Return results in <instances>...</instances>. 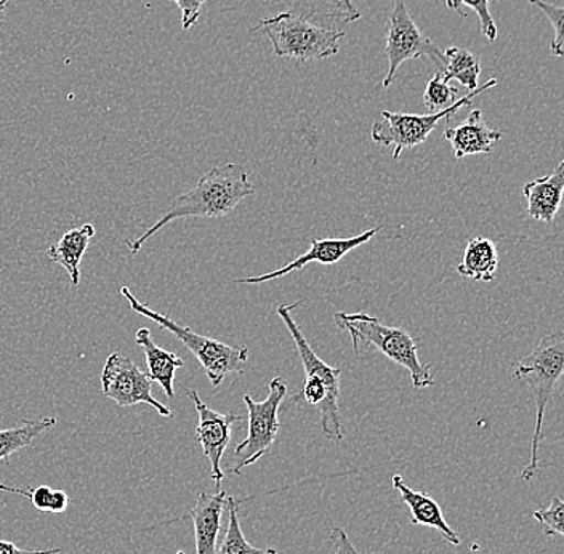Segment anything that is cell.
<instances>
[{
	"label": "cell",
	"instance_id": "18",
	"mask_svg": "<svg viewBox=\"0 0 564 554\" xmlns=\"http://www.w3.org/2000/svg\"><path fill=\"white\" fill-rule=\"evenodd\" d=\"M95 226L87 224L65 232L58 242L48 247L47 257L53 263L68 271L70 285L76 287L80 282V261L86 256L88 246L95 236Z\"/></svg>",
	"mask_w": 564,
	"mask_h": 554
},
{
	"label": "cell",
	"instance_id": "21",
	"mask_svg": "<svg viewBox=\"0 0 564 554\" xmlns=\"http://www.w3.org/2000/svg\"><path fill=\"white\" fill-rule=\"evenodd\" d=\"M56 425V419L47 416V419L37 420H23L20 426L15 428L2 430L0 432V460H7L10 455L15 452L31 446L34 439H37L41 434L48 432Z\"/></svg>",
	"mask_w": 564,
	"mask_h": 554
},
{
	"label": "cell",
	"instance_id": "10",
	"mask_svg": "<svg viewBox=\"0 0 564 554\" xmlns=\"http://www.w3.org/2000/svg\"><path fill=\"white\" fill-rule=\"evenodd\" d=\"M101 391L121 408L148 404L162 416H172L171 409L153 398V381L147 372L133 365L132 359L121 352H112L106 359L101 372Z\"/></svg>",
	"mask_w": 564,
	"mask_h": 554
},
{
	"label": "cell",
	"instance_id": "14",
	"mask_svg": "<svg viewBox=\"0 0 564 554\" xmlns=\"http://www.w3.org/2000/svg\"><path fill=\"white\" fill-rule=\"evenodd\" d=\"M228 493L217 490L215 493L200 492L188 517L194 525L196 554H217V540L221 529V514L227 508Z\"/></svg>",
	"mask_w": 564,
	"mask_h": 554
},
{
	"label": "cell",
	"instance_id": "32",
	"mask_svg": "<svg viewBox=\"0 0 564 554\" xmlns=\"http://www.w3.org/2000/svg\"><path fill=\"white\" fill-rule=\"evenodd\" d=\"M10 0H0V21L3 20V13H6L7 3H9Z\"/></svg>",
	"mask_w": 564,
	"mask_h": 554
},
{
	"label": "cell",
	"instance_id": "16",
	"mask_svg": "<svg viewBox=\"0 0 564 554\" xmlns=\"http://www.w3.org/2000/svg\"><path fill=\"white\" fill-rule=\"evenodd\" d=\"M391 482H393L394 489L400 492L401 502L408 504L409 510H411L412 524L435 529V531L440 532L441 537L449 542L451 545H460L462 539L444 520L443 511H441L436 500H433L429 493L417 492L411 486L405 485L404 479L400 475H394Z\"/></svg>",
	"mask_w": 564,
	"mask_h": 554
},
{
	"label": "cell",
	"instance_id": "17",
	"mask_svg": "<svg viewBox=\"0 0 564 554\" xmlns=\"http://www.w3.org/2000/svg\"><path fill=\"white\" fill-rule=\"evenodd\" d=\"M135 341L139 347L143 348L148 377L164 390L165 397L174 399L175 372L185 366L183 359H180L175 352L165 351V349L158 347L154 344L151 330L147 327L137 330Z\"/></svg>",
	"mask_w": 564,
	"mask_h": 554
},
{
	"label": "cell",
	"instance_id": "31",
	"mask_svg": "<svg viewBox=\"0 0 564 554\" xmlns=\"http://www.w3.org/2000/svg\"><path fill=\"white\" fill-rule=\"evenodd\" d=\"M62 550L53 548L45 550V552H30V550H21L18 548L15 543L6 542V540H0V554H59Z\"/></svg>",
	"mask_w": 564,
	"mask_h": 554
},
{
	"label": "cell",
	"instance_id": "9",
	"mask_svg": "<svg viewBox=\"0 0 564 554\" xmlns=\"http://www.w3.org/2000/svg\"><path fill=\"white\" fill-rule=\"evenodd\" d=\"M288 393V384L281 377H274L268 387V397L257 402L250 394H245V404L249 412L247 437L235 449L238 464L231 469L241 475L242 469L257 464L270 450L281 430L280 409Z\"/></svg>",
	"mask_w": 564,
	"mask_h": 554
},
{
	"label": "cell",
	"instance_id": "25",
	"mask_svg": "<svg viewBox=\"0 0 564 554\" xmlns=\"http://www.w3.org/2000/svg\"><path fill=\"white\" fill-rule=\"evenodd\" d=\"M447 9L453 10V12H457L460 17L464 15L462 9L464 7H468V9L474 10L476 15L479 18V24H481V33L485 35L488 41H496L497 39V26L494 23V18L491 15V10H489V0H444Z\"/></svg>",
	"mask_w": 564,
	"mask_h": 554
},
{
	"label": "cell",
	"instance_id": "11",
	"mask_svg": "<svg viewBox=\"0 0 564 554\" xmlns=\"http://www.w3.org/2000/svg\"><path fill=\"white\" fill-rule=\"evenodd\" d=\"M196 408L199 422H197L196 441L203 447L204 455L210 464V478L217 490H220L221 481L225 479V471L221 469V458L228 449L231 441V428L236 422H241L242 416L238 414H220L209 408L199 394L194 390H185Z\"/></svg>",
	"mask_w": 564,
	"mask_h": 554
},
{
	"label": "cell",
	"instance_id": "5",
	"mask_svg": "<svg viewBox=\"0 0 564 554\" xmlns=\"http://www.w3.org/2000/svg\"><path fill=\"white\" fill-rule=\"evenodd\" d=\"M252 31H262L270 39L274 55L297 62H313L337 55L345 37L344 31L317 26L310 18L294 10L263 18Z\"/></svg>",
	"mask_w": 564,
	"mask_h": 554
},
{
	"label": "cell",
	"instance_id": "20",
	"mask_svg": "<svg viewBox=\"0 0 564 554\" xmlns=\"http://www.w3.org/2000/svg\"><path fill=\"white\" fill-rule=\"evenodd\" d=\"M444 62V83L458 80L468 90H475L478 87L479 74H481V59L478 55L467 51L464 47H449L443 53Z\"/></svg>",
	"mask_w": 564,
	"mask_h": 554
},
{
	"label": "cell",
	"instance_id": "8",
	"mask_svg": "<svg viewBox=\"0 0 564 554\" xmlns=\"http://www.w3.org/2000/svg\"><path fill=\"white\" fill-rule=\"evenodd\" d=\"M390 18L387 23L386 59L388 70L383 79V88H390L397 79L398 69L409 59L426 58L432 59L438 73H444L443 52L433 44L429 35L423 34L421 28L415 23L408 9V0H391Z\"/></svg>",
	"mask_w": 564,
	"mask_h": 554
},
{
	"label": "cell",
	"instance_id": "28",
	"mask_svg": "<svg viewBox=\"0 0 564 554\" xmlns=\"http://www.w3.org/2000/svg\"><path fill=\"white\" fill-rule=\"evenodd\" d=\"M174 2L178 7L180 12H182L183 30H192L197 20H199L204 3L207 0H174Z\"/></svg>",
	"mask_w": 564,
	"mask_h": 554
},
{
	"label": "cell",
	"instance_id": "24",
	"mask_svg": "<svg viewBox=\"0 0 564 554\" xmlns=\"http://www.w3.org/2000/svg\"><path fill=\"white\" fill-rule=\"evenodd\" d=\"M457 88L451 87L449 83H444L443 76L436 70L435 76L426 84L425 91H423V105L430 111H443L457 100Z\"/></svg>",
	"mask_w": 564,
	"mask_h": 554
},
{
	"label": "cell",
	"instance_id": "7",
	"mask_svg": "<svg viewBox=\"0 0 564 554\" xmlns=\"http://www.w3.org/2000/svg\"><path fill=\"white\" fill-rule=\"evenodd\" d=\"M497 84H499L497 79L488 80L485 86L476 87L465 97L457 98L449 108L433 112V115L419 116L382 111V121L373 122L370 137H372L373 143L380 144V146H393V159L398 161L404 150H412V148L425 143L430 133L440 126L441 121L453 118L465 106H471L474 98L481 95L482 91L491 90Z\"/></svg>",
	"mask_w": 564,
	"mask_h": 554
},
{
	"label": "cell",
	"instance_id": "22",
	"mask_svg": "<svg viewBox=\"0 0 564 554\" xmlns=\"http://www.w3.org/2000/svg\"><path fill=\"white\" fill-rule=\"evenodd\" d=\"M0 490L9 493H18V496L26 497L33 503L35 510L44 511V513H65L69 507V497L65 490H55L48 486L39 487H18L0 485Z\"/></svg>",
	"mask_w": 564,
	"mask_h": 554
},
{
	"label": "cell",
	"instance_id": "29",
	"mask_svg": "<svg viewBox=\"0 0 564 554\" xmlns=\"http://www.w3.org/2000/svg\"><path fill=\"white\" fill-rule=\"evenodd\" d=\"M329 542L333 545V554H359L352 545L347 532L341 528H334L329 534Z\"/></svg>",
	"mask_w": 564,
	"mask_h": 554
},
{
	"label": "cell",
	"instance_id": "30",
	"mask_svg": "<svg viewBox=\"0 0 564 554\" xmlns=\"http://www.w3.org/2000/svg\"><path fill=\"white\" fill-rule=\"evenodd\" d=\"M335 9V15L341 18V20L347 21V23H352V21L359 20L361 18V12L356 9L352 0H330Z\"/></svg>",
	"mask_w": 564,
	"mask_h": 554
},
{
	"label": "cell",
	"instance_id": "27",
	"mask_svg": "<svg viewBox=\"0 0 564 554\" xmlns=\"http://www.w3.org/2000/svg\"><path fill=\"white\" fill-rule=\"evenodd\" d=\"M534 518L544 525V534L549 537L564 534V503L558 496L553 497L549 507L534 511Z\"/></svg>",
	"mask_w": 564,
	"mask_h": 554
},
{
	"label": "cell",
	"instance_id": "23",
	"mask_svg": "<svg viewBox=\"0 0 564 554\" xmlns=\"http://www.w3.org/2000/svg\"><path fill=\"white\" fill-rule=\"evenodd\" d=\"M238 500L228 496V528L225 534L224 543L217 554H280L274 548H257L247 542L245 534H242L241 524H239L238 517Z\"/></svg>",
	"mask_w": 564,
	"mask_h": 554
},
{
	"label": "cell",
	"instance_id": "33",
	"mask_svg": "<svg viewBox=\"0 0 564 554\" xmlns=\"http://www.w3.org/2000/svg\"><path fill=\"white\" fill-rule=\"evenodd\" d=\"M176 554H185V553H183V552H178V553H176Z\"/></svg>",
	"mask_w": 564,
	"mask_h": 554
},
{
	"label": "cell",
	"instance_id": "19",
	"mask_svg": "<svg viewBox=\"0 0 564 554\" xmlns=\"http://www.w3.org/2000/svg\"><path fill=\"white\" fill-rule=\"evenodd\" d=\"M499 268V250L491 239L474 238L465 247L464 257L457 267V273L474 281H494Z\"/></svg>",
	"mask_w": 564,
	"mask_h": 554
},
{
	"label": "cell",
	"instance_id": "4",
	"mask_svg": "<svg viewBox=\"0 0 564 554\" xmlns=\"http://www.w3.org/2000/svg\"><path fill=\"white\" fill-rule=\"evenodd\" d=\"M563 370L564 334L562 329L546 335L539 341L534 351L513 362L514 380L523 381L527 384L534 397L535 409H538L531 441V460L521 472V478L527 482L534 479L539 472V446L544 439L542 428H544L545 412Z\"/></svg>",
	"mask_w": 564,
	"mask_h": 554
},
{
	"label": "cell",
	"instance_id": "3",
	"mask_svg": "<svg viewBox=\"0 0 564 554\" xmlns=\"http://www.w3.org/2000/svg\"><path fill=\"white\" fill-rule=\"evenodd\" d=\"M334 323L338 329L350 334L358 358L369 349H379L394 365L408 370L415 391L435 384L432 366L422 365L419 359L417 338L411 337L403 327H388L379 317L368 313H335Z\"/></svg>",
	"mask_w": 564,
	"mask_h": 554
},
{
	"label": "cell",
	"instance_id": "1",
	"mask_svg": "<svg viewBox=\"0 0 564 554\" xmlns=\"http://www.w3.org/2000/svg\"><path fill=\"white\" fill-rule=\"evenodd\" d=\"M252 194H256V188L242 165L225 164L214 167L206 175L200 176L194 188L176 197L156 224L148 228L139 239L127 241L126 246L133 256H137L144 242L171 221L192 217H225Z\"/></svg>",
	"mask_w": 564,
	"mask_h": 554
},
{
	"label": "cell",
	"instance_id": "15",
	"mask_svg": "<svg viewBox=\"0 0 564 554\" xmlns=\"http://www.w3.org/2000/svg\"><path fill=\"white\" fill-rule=\"evenodd\" d=\"M564 191V162L556 165L552 174L532 180L523 188L528 203V217L552 225L562 206Z\"/></svg>",
	"mask_w": 564,
	"mask_h": 554
},
{
	"label": "cell",
	"instance_id": "12",
	"mask_svg": "<svg viewBox=\"0 0 564 554\" xmlns=\"http://www.w3.org/2000/svg\"><path fill=\"white\" fill-rule=\"evenodd\" d=\"M380 231H382V226L366 229L361 235L347 239L312 238V247L303 256L285 263L280 270L271 271V273L262 274V276L236 279L235 282L236 284H262V282L273 281V279L284 278L288 274L294 273V271L303 270L306 264L313 263V261L321 264L338 263L352 250L372 241Z\"/></svg>",
	"mask_w": 564,
	"mask_h": 554
},
{
	"label": "cell",
	"instance_id": "6",
	"mask_svg": "<svg viewBox=\"0 0 564 554\" xmlns=\"http://www.w3.org/2000/svg\"><path fill=\"white\" fill-rule=\"evenodd\" d=\"M121 294L123 298L129 302L130 308L133 312L154 321L162 329L171 332L175 335L189 351L196 356L197 361L206 370L207 379H209L212 387L218 388L221 381L227 379L229 373H242L246 370L247 359H249V348L245 345L239 347H231V345L224 344V341L214 340V338L206 337V335L196 334L189 327L182 326L175 323L169 316H162L161 313L154 312L150 306L141 303L135 295L130 292L129 287H122Z\"/></svg>",
	"mask_w": 564,
	"mask_h": 554
},
{
	"label": "cell",
	"instance_id": "13",
	"mask_svg": "<svg viewBox=\"0 0 564 554\" xmlns=\"http://www.w3.org/2000/svg\"><path fill=\"white\" fill-rule=\"evenodd\" d=\"M503 135L506 132L502 130H494L488 126L479 109L470 111L460 126L444 130V139L453 144L456 159L492 153L494 146L500 143Z\"/></svg>",
	"mask_w": 564,
	"mask_h": 554
},
{
	"label": "cell",
	"instance_id": "2",
	"mask_svg": "<svg viewBox=\"0 0 564 554\" xmlns=\"http://www.w3.org/2000/svg\"><path fill=\"white\" fill-rule=\"evenodd\" d=\"M303 302L291 303V305L278 306V314L282 323L288 327L295 348H297L300 359H302L303 370H305V384H303V398L310 405H315L319 411L321 432L324 437L335 443H344V423H341L340 408V367H333L324 362L306 340L297 321L292 316V312L299 308Z\"/></svg>",
	"mask_w": 564,
	"mask_h": 554
},
{
	"label": "cell",
	"instance_id": "26",
	"mask_svg": "<svg viewBox=\"0 0 564 554\" xmlns=\"http://www.w3.org/2000/svg\"><path fill=\"white\" fill-rule=\"evenodd\" d=\"M529 2L539 7V9L545 13V17L549 18V21L553 26V39L552 42H550V53H552L555 58H563V7L552 6V3H546L544 0H529Z\"/></svg>",
	"mask_w": 564,
	"mask_h": 554
}]
</instances>
